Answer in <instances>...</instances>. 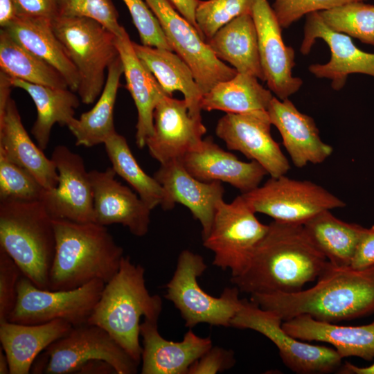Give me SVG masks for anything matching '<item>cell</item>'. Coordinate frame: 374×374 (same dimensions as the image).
<instances>
[{"label": "cell", "instance_id": "9a60e30c", "mask_svg": "<svg viewBox=\"0 0 374 374\" xmlns=\"http://www.w3.org/2000/svg\"><path fill=\"white\" fill-rule=\"evenodd\" d=\"M267 111L226 113L216 125L215 134L231 150L260 163L271 177L285 175L290 163L271 134Z\"/></svg>", "mask_w": 374, "mask_h": 374}, {"label": "cell", "instance_id": "60d3db41", "mask_svg": "<svg viewBox=\"0 0 374 374\" xmlns=\"http://www.w3.org/2000/svg\"><path fill=\"white\" fill-rule=\"evenodd\" d=\"M122 1L130 12L142 44L172 51L157 18L145 0Z\"/></svg>", "mask_w": 374, "mask_h": 374}, {"label": "cell", "instance_id": "ab89813d", "mask_svg": "<svg viewBox=\"0 0 374 374\" xmlns=\"http://www.w3.org/2000/svg\"><path fill=\"white\" fill-rule=\"evenodd\" d=\"M58 16L84 17L96 19L116 35L125 29L112 0H56Z\"/></svg>", "mask_w": 374, "mask_h": 374}, {"label": "cell", "instance_id": "4dcf8cb0", "mask_svg": "<svg viewBox=\"0 0 374 374\" xmlns=\"http://www.w3.org/2000/svg\"><path fill=\"white\" fill-rule=\"evenodd\" d=\"M12 87L26 91L37 110V117L31 133L37 145L45 150L48 145L51 130L55 123L68 126L75 118V109L80 99L69 88H56L28 82L10 77Z\"/></svg>", "mask_w": 374, "mask_h": 374}, {"label": "cell", "instance_id": "5bb4252c", "mask_svg": "<svg viewBox=\"0 0 374 374\" xmlns=\"http://www.w3.org/2000/svg\"><path fill=\"white\" fill-rule=\"evenodd\" d=\"M57 174L55 188L45 189L40 202L53 220L93 222V196L89 172L82 157L65 145L51 154Z\"/></svg>", "mask_w": 374, "mask_h": 374}, {"label": "cell", "instance_id": "e575fe53", "mask_svg": "<svg viewBox=\"0 0 374 374\" xmlns=\"http://www.w3.org/2000/svg\"><path fill=\"white\" fill-rule=\"evenodd\" d=\"M104 145L116 174L135 190L151 210L157 206H161L163 210H171L175 207L159 181L141 168L123 136L116 132L105 141Z\"/></svg>", "mask_w": 374, "mask_h": 374}, {"label": "cell", "instance_id": "8992f818", "mask_svg": "<svg viewBox=\"0 0 374 374\" xmlns=\"http://www.w3.org/2000/svg\"><path fill=\"white\" fill-rule=\"evenodd\" d=\"M53 30L79 75L78 94L86 105L102 93L105 71L119 56L116 35L94 19L58 16Z\"/></svg>", "mask_w": 374, "mask_h": 374}, {"label": "cell", "instance_id": "5b68a950", "mask_svg": "<svg viewBox=\"0 0 374 374\" xmlns=\"http://www.w3.org/2000/svg\"><path fill=\"white\" fill-rule=\"evenodd\" d=\"M55 245L53 219L40 201H0V247L39 288L48 290Z\"/></svg>", "mask_w": 374, "mask_h": 374}, {"label": "cell", "instance_id": "f907efd6", "mask_svg": "<svg viewBox=\"0 0 374 374\" xmlns=\"http://www.w3.org/2000/svg\"><path fill=\"white\" fill-rule=\"evenodd\" d=\"M0 374H10L9 362L2 347L0 348Z\"/></svg>", "mask_w": 374, "mask_h": 374}, {"label": "cell", "instance_id": "b9f144b4", "mask_svg": "<svg viewBox=\"0 0 374 374\" xmlns=\"http://www.w3.org/2000/svg\"><path fill=\"white\" fill-rule=\"evenodd\" d=\"M366 0H274L272 9L282 28H287L303 16L352 1Z\"/></svg>", "mask_w": 374, "mask_h": 374}, {"label": "cell", "instance_id": "681fc988", "mask_svg": "<svg viewBox=\"0 0 374 374\" xmlns=\"http://www.w3.org/2000/svg\"><path fill=\"white\" fill-rule=\"evenodd\" d=\"M337 373L340 374H374V363L368 366L359 367L346 362L341 364Z\"/></svg>", "mask_w": 374, "mask_h": 374}, {"label": "cell", "instance_id": "4316f807", "mask_svg": "<svg viewBox=\"0 0 374 374\" xmlns=\"http://www.w3.org/2000/svg\"><path fill=\"white\" fill-rule=\"evenodd\" d=\"M72 327L61 319L41 324L0 323V341L9 362L10 374L29 373L37 355Z\"/></svg>", "mask_w": 374, "mask_h": 374}, {"label": "cell", "instance_id": "c3c4849f", "mask_svg": "<svg viewBox=\"0 0 374 374\" xmlns=\"http://www.w3.org/2000/svg\"><path fill=\"white\" fill-rule=\"evenodd\" d=\"M17 17L15 0H0V26L6 27Z\"/></svg>", "mask_w": 374, "mask_h": 374}, {"label": "cell", "instance_id": "d4e9b609", "mask_svg": "<svg viewBox=\"0 0 374 374\" xmlns=\"http://www.w3.org/2000/svg\"><path fill=\"white\" fill-rule=\"evenodd\" d=\"M283 328L292 336L308 341L331 344L343 359L358 357L374 359V321L362 326H340L301 314L283 321Z\"/></svg>", "mask_w": 374, "mask_h": 374}, {"label": "cell", "instance_id": "f1b7e54d", "mask_svg": "<svg viewBox=\"0 0 374 374\" xmlns=\"http://www.w3.org/2000/svg\"><path fill=\"white\" fill-rule=\"evenodd\" d=\"M137 56L147 66L163 89L172 96L174 91L183 93L191 117L202 120L203 97L194 74L186 62L174 51L139 44L132 41Z\"/></svg>", "mask_w": 374, "mask_h": 374}, {"label": "cell", "instance_id": "ba28073f", "mask_svg": "<svg viewBox=\"0 0 374 374\" xmlns=\"http://www.w3.org/2000/svg\"><path fill=\"white\" fill-rule=\"evenodd\" d=\"M35 373H79L87 363L102 360L116 374H134L139 364L102 328L85 323L73 326L64 336L45 350Z\"/></svg>", "mask_w": 374, "mask_h": 374}, {"label": "cell", "instance_id": "7a4b0ae2", "mask_svg": "<svg viewBox=\"0 0 374 374\" xmlns=\"http://www.w3.org/2000/svg\"><path fill=\"white\" fill-rule=\"evenodd\" d=\"M251 301L283 321L301 314L337 323L374 314V266L355 269L330 262L312 287L294 293L256 294Z\"/></svg>", "mask_w": 374, "mask_h": 374}, {"label": "cell", "instance_id": "8d00e7d4", "mask_svg": "<svg viewBox=\"0 0 374 374\" xmlns=\"http://www.w3.org/2000/svg\"><path fill=\"white\" fill-rule=\"evenodd\" d=\"M331 30L374 45V6L352 1L318 12Z\"/></svg>", "mask_w": 374, "mask_h": 374}, {"label": "cell", "instance_id": "ee69618b", "mask_svg": "<svg viewBox=\"0 0 374 374\" xmlns=\"http://www.w3.org/2000/svg\"><path fill=\"white\" fill-rule=\"evenodd\" d=\"M235 363L231 350L212 346L190 366L188 374H215L231 368Z\"/></svg>", "mask_w": 374, "mask_h": 374}, {"label": "cell", "instance_id": "4fadbf2b", "mask_svg": "<svg viewBox=\"0 0 374 374\" xmlns=\"http://www.w3.org/2000/svg\"><path fill=\"white\" fill-rule=\"evenodd\" d=\"M157 18L171 48L191 69L203 94L237 71L218 59L199 31L168 0H145Z\"/></svg>", "mask_w": 374, "mask_h": 374}, {"label": "cell", "instance_id": "83f0119b", "mask_svg": "<svg viewBox=\"0 0 374 374\" xmlns=\"http://www.w3.org/2000/svg\"><path fill=\"white\" fill-rule=\"evenodd\" d=\"M20 45L55 68L77 92L79 75L53 28V19L17 16L3 28Z\"/></svg>", "mask_w": 374, "mask_h": 374}, {"label": "cell", "instance_id": "603a6c76", "mask_svg": "<svg viewBox=\"0 0 374 374\" xmlns=\"http://www.w3.org/2000/svg\"><path fill=\"white\" fill-rule=\"evenodd\" d=\"M267 114L296 167L321 163L332 154V147L321 139L314 119L299 112L289 98L273 97Z\"/></svg>", "mask_w": 374, "mask_h": 374}, {"label": "cell", "instance_id": "f546056e", "mask_svg": "<svg viewBox=\"0 0 374 374\" xmlns=\"http://www.w3.org/2000/svg\"><path fill=\"white\" fill-rule=\"evenodd\" d=\"M206 42L216 57L229 63L238 73L249 74L265 81L251 13L235 18Z\"/></svg>", "mask_w": 374, "mask_h": 374}, {"label": "cell", "instance_id": "7dc6e473", "mask_svg": "<svg viewBox=\"0 0 374 374\" xmlns=\"http://www.w3.org/2000/svg\"><path fill=\"white\" fill-rule=\"evenodd\" d=\"M168 1L180 15H181L190 24H192L198 30L195 19V12L200 0Z\"/></svg>", "mask_w": 374, "mask_h": 374}, {"label": "cell", "instance_id": "1f68e13d", "mask_svg": "<svg viewBox=\"0 0 374 374\" xmlns=\"http://www.w3.org/2000/svg\"><path fill=\"white\" fill-rule=\"evenodd\" d=\"M124 69L118 56L108 67L107 76L102 93L94 106L74 118L67 127L76 139L77 145L92 147L105 142L116 133L114 110L121 77Z\"/></svg>", "mask_w": 374, "mask_h": 374}, {"label": "cell", "instance_id": "f6af8a7d", "mask_svg": "<svg viewBox=\"0 0 374 374\" xmlns=\"http://www.w3.org/2000/svg\"><path fill=\"white\" fill-rule=\"evenodd\" d=\"M374 266V225L365 228L357 245L350 267L364 269Z\"/></svg>", "mask_w": 374, "mask_h": 374}, {"label": "cell", "instance_id": "74e56055", "mask_svg": "<svg viewBox=\"0 0 374 374\" xmlns=\"http://www.w3.org/2000/svg\"><path fill=\"white\" fill-rule=\"evenodd\" d=\"M44 190L30 172L0 153V201H40Z\"/></svg>", "mask_w": 374, "mask_h": 374}, {"label": "cell", "instance_id": "7c38bea8", "mask_svg": "<svg viewBox=\"0 0 374 374\" xmlns=\"http://www.w3.org/2000/svg\"><path fill=\"white\" fill-rule=\"evenodd\" d=\"M241 196L254 213L292 224H303L323 211L346 206L323 187L310 181L290 179L285 175L271 177L262 186Z\"/></svg>", "mask_w": 374, "mask_h": 374}, {"label": "cell", "instance_id": "30bf717a", "mask_svg": "<svg viewBox=\"0 0 374 374\" xmlns=\"http://www.w3.org/2000/svg\"><path fill=\"white\" fill-rule=\"evenodd\" d=\"M283 322L276 312L242 299L231 327L253 330L268 338L278 348L284 364L294 373H329L339 370L342 358L335 348L302 341L287 333Z\"/></svg>", "mask_w": 374, "mask_h": 374}, {"label": "cell", "instance_id": "cb8c5ba5", "mask_svg": "<svg viewBox=\"0 0 374 374\" xmlns=\"http://www.w3.org/2000/svg\"><path fill=\"white\" fill-rule=\"evenodd\" d=\"M116 42L123 64L125 87L131 94L137 109L136 144L142 149L153 132L154 109L158 103L168 95L136 54L132 41L125 29L121 35H116Z\"/></svg>", "mask_w": 374, "mask_h": 374}, {"label": "cell", "instance_id": "d6986e66", "mask_svg": "<svg viewBox=\"0 0 374 374\" xmlns=\"http://www.w3.org/2000/svg\"><path fill=\"white\" fill-rule=\"evenodd\" d=\"M93 196V222L121 224L136 236L146 235L152 211L130 188L116 179L112 167L89 171Z\"/></svg>", "mask_w": 374, "mask_h": 374}, {"label": "cell", "instance_id": "7402d4cb", "mask_svg": "<svg viewBox=\"0 0 374 374\" xmlns=\"http://www.w3.org/2000/svg\"><path fill=\"white\" fill-rule=\"evenodd\" d=\"M154 177L163 186L170 202L187 207L202 226V240L209 234L224 189L220 181L205 182L193 177L180 160L160 164Z\"/></svg>", "mask_w": 374, "mask_h": 374}, {"label": "cell", "instance_id": "44dd1931", "mask_svg": "<svg viewBox=\"0 0 374 374\" xmlns=\"http://www.w3.org/2000/svg\"><path fill=\"white\" fill-rule=\"evenodd\" d=\"M158 319L144 318L142 374H188L190 366L212 346L210 337L197 335L190 328L181 341H168L158 330Z\"/></svg>", "mask_w": 374, "mask_h": 374}, {"label": "cell", "instance_id": "d6a6232c", "mask_svg": "<svg viewBox=\"0 0 374 374\" xmlns=\"http://www.w3.org/2000/svg\"><path fill=\"white\" fill-rule=\"evenodd\" d=\"M315 246L333 266H350L364 227L344 222L330 210L323 211L303 224Z\"/></svg>", "mask_w": 374, "mask_h": 374}, {"label": "cell", "instance_id": "6da1fadb", "mask_svg": "<svg viewBox=\"0 0 374 374\" xmlns=\"http://www.w3.org/2000/svg\"><path fill=\"white\" fill-rule=\"evenodd\" d=\"M328 263L302 224L274 220L245 269L231 281L250 295L294 293L317 279Z\"/></svg>", "mask_w": 374, "mask_h": 374}, {"label": "cell", "instance_id": "484cf974", "mask_svg": "<svg viewBox=\"0 0 374 374\" xmlns=\"http://www.w3.org/2000/svg\"><path fill=\"white\" fill-rule=\"evenodd\" d=\"M0 153L30 172L44 188L57 186L58 174L54 161L32 141L11 98L0 117Z\"/></svg>", "mask_w": 374, "mask_h": 374}, {"label": "cell", "instance_id": "f35d334b", "mask_svg": "<svg viewBox=\"0 0 374 374\" xmlns=\"http://www.w3.org/2000/svg\"><path fill=\"white\" fill-rule=\"evenodd\" d=\"M252 0H204L195 12L198 30L207 41L235 18L251 13Z\"/></svg>", "mask_w": 374, "mask_h": 374}, {"label": "cell", "instance_id": "3957f363", "mask_svg": "<svg viewBox=\"0 0 374 374\" xmlns=\"http://www.w3.org/2000/svg\"><path fill=\"white\" fill-rule=\"evenodd\" d=\"M55 253L48 290L78 288L93 280L107 283L118 272L123 249L106 226L53 220Z\"/></svg>", "mask_w": 374, "mask_h": 374}, {"label": "cell", "instance_id": "9c48e42d", "mask_svg": "<svg viewBox=\"0 0 374 374\" xmlns=\"http://www.w3.org/2000/svg\"><path fill=\"white\" fill-rule=\"evenodd\" d=\"M268 229L240 195L217 205L211 231L203 245L213 253V265L229 269L231 276L241 274Z\"/></svg>", "mask_w": 374, "mask_h": 374}, {"label": "cell", "instance_id": "277c9868", "mask_svg": "<svg viewBox=\"0 0 374 374\" xmlns=\"http://www.w3.org/2000/svg\"><path fill=\"white\" fill-rule=\"evenodd\" d=\"M162 310L159 296L151 295L145 269L123 256L118 272L107 283L88 322L106 330L138 364L141 361L140 319H159Z\"/></svg>", "mask_w": 374, "mask_h": 374}, {"label": "cell", "instance_id": "bcb514c9", "mask_svg": "<svg viewBox=\"0 0 374 374\" xmlns=\"http://www.w3.org/2000/svg\"><path fill=\"white\" fill-rule=\"evenodd\" d=\"M17 16L40 17L54 19L58 17L56 0H15Z\"/></svg>", "mask_w": 374, "mask_h": 374}, {"label": "cell", "instance_id": "ac0fdd59", "mask_svg": "<svg viewBox=\"0 0 374 374\" xmlns=\"http://www.w3.org/2000/svg\"><path fill=\"white\" fill-rule=\"evenodd\" d=\"M153 118V132L145 146L160 164L181 160L201 143L206 132L202 120L190 116L184 99L164 96L157 105Z\"/></svg>", "mask_w": 374, "mask_h": 374}, {"label": "cell", "instance_id": "7bdbcfd3", "mask_svg": "<svg viewBox=\"0 0 374 374\" xmlns=\"http://www.w3.org/2000/svg\"><path fill=\"white\" fill-rule=\"evenodd\" d=\"M23 273L0 247V323L7 321L17 300V285Z\"/></svg>", "mask_w": 374, "mask_h": 374}, {"label": "cell", "instance_id": "836d02e7", "mask_svg": "<svg viewBox=\"0 0 374 374\" xmlns=\"http://www.w3.org/2000/svg\"><path fill=\"white\" fill-rule=\"evenodd\" d=\"M272 92L258 82V78L237 73L231 79L215 84L203 95L201 109L226 113L245 114L267 111Z\"/></svg>", "mask_w": 374, "mask_h": 374}, {"label": "cell", "instance_id": "e0dca14e", "mask_svg": "<svg viewBox=\"0 0 374 374\" xmlns=\"http://www.w3.org/2000/svg\"><path fill=\"white\" fill-rule=\"evenodd\" d=\"M317 39L328 44L331 57L326 64H311L309 71L317 78L331 80V87L334 90L341 89L348 76L352 73L374 77V53L360 50L353 44L350 36L329 28L318 12L306 15L301 53L308 54Z\"/></svg>", "mask_w": 374, "mask_h": 374}, {"label": "cell", "instance_id": "ffe728a7", "mask_svg": "<svg viewBox=\"0 0 374 374\" xmlns=\"http://www.w3.org/2000/svg\"><path fill=\"white\" fill-rule=\"evenodd\" d=\"M195 178L205 182L227 183L242 194L260 186L266 170L257 161L244 162L224 150L209 136L180 160Z\"/></svg>", "mask_w": 374, "mask_h": 374}, {"label": "cell", "instance_id": "2e32d148", "mask_svg": "<svg viewBox=\"0 0 374 374\" xmlns=\"http://www.w3.org/2000/svg\"><path fill=\"white\" fill-rule=\"evenodd\" d=\"M251 15L256 28L265 82L278 98H288L303 84L300 78L292 75L294 50L285 44L282 27L268 0H252Z\"/></svg>", "mask_w": 374, "mask_h": 374}, {"label": "cell", "instance_id": "d590c367", "mask_svg": "<svg viewBox=\"0 0 374 374\" xmlns=\"http://www.w3.org/2000/svg\"><path fill=\"white\" fill-rule=\"evenodd\" d=\"M0 71L12 78L56 88H69L52 66L20 45L5 30L0 31Z\"/></svg>", "mask_w": 374, "mask_h": 374}, {"label": "cell", "instance_id": "52a82bcc", "mask_svg": "<svg viewBox=\"0 0 374 374\" xmlns=\"http://www.w3.org/2000/svg\"><path fill=\"white\" fill-rule=\"evenodd\" d=\"M207 268L203 257L189 250L179 255L175 272L166 285L165 298L179 311L185 326L193 328L199 323L231 327V322L242 304L235 286L226 287L220 297L211 296L197 280Z\"/></svg>", "mask_w": 374, "mask_h": 374}, {"label": "cell", "instance_id": "8fae6325", "mask_svg": "<svg viewBox=\"0 0 374 374\" xmlns=\"http://www.w3.org/2000/svg\"><path fill=\"white\" fill-rule=\"evenodd\" d=\"M105 283L93 280L78 288L50 290L36 287L24 274L17 285V300L7 321L41 324L56 319L73 326L88 322Z\"/></svg>", "mask_w": 374, "mask_h": 374}]
</instances>
